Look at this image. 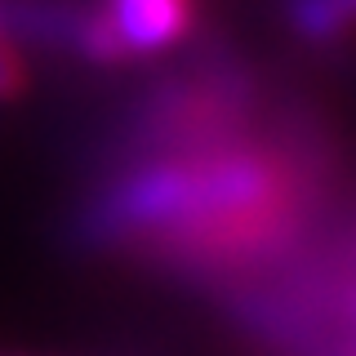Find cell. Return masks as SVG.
Masks as SVG:
<instances>
[{
  "label": "cell",
  "instance_id": "6",
  "mask_svg": "<svg viewBox=\"0 0 356 356\" xmlns=\"http://www.w3.org/2000/svg\"><path fill=\"white\" fill-rule=\"evenodd\" d=\"M0 356H18V352H0Z\"/></svg>",
  "mask_w": 356,
  "mask_h": 356
},
{
  "label": "cell",
  "instance_id": "7",
  "mask_svg": "<svg viewBox=\"0 0 356 356\" xmlns=\"http://www.w3.org/2000/svg\"><path fill=\"white\" fill-rule=\"evenodd\" d=\"M343 356H356V348H352V352H343Z\"/></svg>",
  "mask_w": 356,
  "mask_h": 356
},
{
  "label": "cell",
  "instance_id": "5",
  "mask_svg": "<svg viewBox=\"0 0 356 356\" xmlns=\"http://www.w3.org/2000/svg\"><path fill=\"white\" fill-rule=\"evenodd\" d=\"M27 85H31V72H27V58H22V44H14L0 27V103L22 98Z\"/></svg>",
  "mask_w": 356,
  "mask_h": 356
},
{
  "label": "cell",
  "instance_id": "2",
  "mask_svg": "<svg viewBox=\"0 0 356 356\" xmlns=\"http://www.w3.org/2000/svg\"><path fill=\"white\" fill-rule=\"evenodd\" d=\"M272 107L276 103L250 63L227 49H209L170 76H156L134 98V107L107 134V165L236 138L263 125Z\"/></svg>",
  "mask_w": 356,
  "mask_h": 356
},
{
  "label": "cell",
  "instance_id": "4",
  "mask_svg": "<svg viewBox=\"0 0 356 356\" xmlns=\"http://www.w3.org/2000/svg\"><path fill=\"white\" fill-rule=\"evenodd\" d=\"M285 31L321 54L356 44V0H281Z\"/></svg>",
  "mask_w": 356,
  "mask_h": 356
},
{
  "label": "cell",
  "instance_id": "3",
  "mask_svg": "<svg viewBox=\"0 0 356 356\" xmlns=\"http://www.w3.org/2000/svg\"><path fill=\"white\" fill-rule=\"evenodd\" d=\"M129 58H152L196 31L200 0H103Z\"/></svg>",
  "mask_w": 356,
  "mask_h": 356
},
{
  "label": "cell",
  "instance_id": "1",
  "mask_svg": "<svg viewBox=\"0 0 356 356\" xmlns=\"http://www.w3.org/2000/svg\"><path fill=\"white\" fill-rule=\"evenodd\" d=\"M339 174L321 120L276 103L236 138L107 165L76 200L67 241L218 298L312 250Z\"/></svg>",
  "mask_w": 356,
  "mask_h": 356
}]
</instances>
